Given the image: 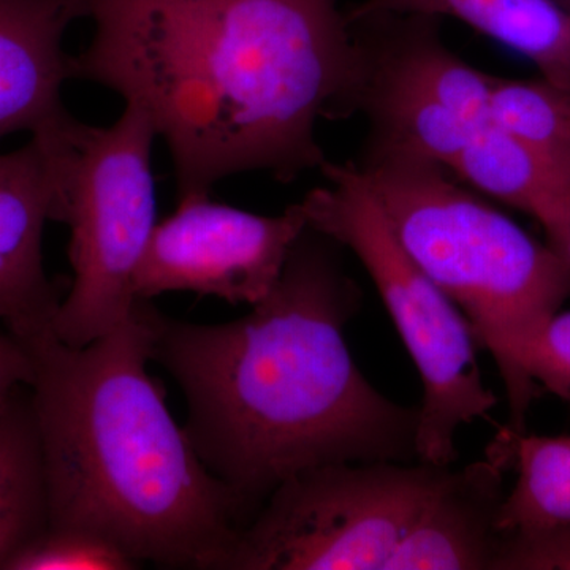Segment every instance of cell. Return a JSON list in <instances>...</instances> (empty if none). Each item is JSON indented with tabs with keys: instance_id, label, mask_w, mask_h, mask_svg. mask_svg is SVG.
Instances as JSON below:
<instances>
[{
	"instance_id": "15",
	"label": "cell",
	"mask_w": 570,
	"mask_h": 570,
	"mask_svg": "<svg viewBox=\"0 0 570 570\" xmlns=\"http://www.w3.org/2000/svg\"><path fill=\"white\" fill-rule=\"evenodd\" d=\"M50 528L47 483L29 385L0 409V570Z\"/></svg>"
},
{
	"instance_id": "4",
	"label": "cell",
	"mask_w": 570,
	"mask_h": 570,
	"mask_svg": "<svg viewBox=\"0 0 570 570\" xmlns=\"http://www.w3.org/2000/svg\"><path fill=\"white\" fill-rule=\"evenodd\" d=\"M355 165L400 245L493 356L508 393V426L527 433L528 412L542 393L528 356L570 298V262L459 186L442 165L374 151H363Z\"/></svg>"
},
{
	"instance_id": "20",
	"label": "cell",
	"mask_w": 570,
	"mask_h": 570,
	"mask_svg": "<svg viewBox=\"0 0 570 570\" xmlns=\"http://www.w3.org/2000/svg\"><path fill=\"white\" fill-rule=\"evenodd\" d=\"M528 371L540 390L570 401V311H558L532 344Z\"/></svg>"
},
{
	"instance_id": "21",
	"label": "cell",
	"mask_w": 570,
	"mask_h": 570,
	"mask_svg": "<svg viewBox=\"0 0 570 570\" xmlns=\"http://www.w3.org/2000/svg\"><path fill=\"white\" fill-rule=\"evenodd\" d=\"M32 358L28 347L0 325V409L18 389L31 384Z\"/></svg>"
},
{
	"instance_id": "5",
	"label": "cell",
	"mask_w": 570,
	"mask_h": 570,
	"mask_svg": "<svg viewBox=\"0 0 570 570\" xmlns=\"http://www.w3.org/2000/svg\"><path fill=\"white\" fill-rule=\"evenodd\" d=\"M52 184L56 223L70 228L73 281L52 332L82 347L132 313L134 277L157 225L148 116L126 104L118 121L96 127L63 110L31 134Z\"/></svg>"
},
{
	"instance_id": "9",
	"label": "cell",
	"mask_w": 570,
	"mask_h": 570,
	"mask_svg": "<svg viewBox=\"0 0 570 570\" xmlns=\"http://www.w3.org/2000/svg\"><path fill=\"white\" fill-rule=\"evenodd\" d=\"M55 217L50 171L39 142L0 154V325L26 343L51 332L61 288L43 265V232Z\"/></svg>"
},
{
	"instance_id": "17",
	"label": "cell",
	"mask_w": 570,
	"mask_h": 570,
	"mask_svg": "<svg viewBox=\"0 0 570 570\" xmlns=\"http://www.w3.org/2000/svg\"><path fill=\"white\" fill-rule=\"evenodd\" d=\"M490 121L538 154L570 187V92L539 80L493 78Z\"/></svg>"
},
{
	"instance_id": "22",
	"label": "cell",
	"mask_w": 570,
	"mask_h": 570,
	"mask_svg": "<svg viewBox=\"0 0 570 570\" xmlns=\"http://www.w3.org/2000/svg\"><path fill=\"white\" fill-rule=\"evenodd\" d=\"M549 243L554 249L560 250L562 255L570 262V228L558 232V234L547 236Z\"/></svg>"
},
{
	"instance_id": "19",
	"label": "cell",
	"mask_w": 570,
	"mask_h": 570,
	"mask_svg": "<svg viewBox=\"0 0 570 570\" xmlns=\"http://www.w3.org/2000/svg\"><path fill=\"white\" fill-rule=\"evenodd\" d=\"M491 570H570V523L499 532Z\"/></svg>"
},
{
	"instance_id": "16",
	"label": "cell",
	"mask_w": 570,
	"mask_h": 570,
	"mask_svg": "<svg viewBox=\"0 0 570 570\" xmlns=\"http://www.w3.org/2000/svg\"><path fill=\"white\" fill-rule=\"evenodd\" d=\"M487 459L517 472L499 510V532L570 523V436H528L499 428Z\"/></svg>"
},
{
	"instance_id": "18",
	"label": "cell",
	"mask_w": 570,
	"mask_h": 570,
	"mask_svg": "<svg viewBox=\"0 0 570 570\" xmlns=\"http://www.w3.org/2000/svg\"><path fill=\"white\" fill-rule=\"evenodd\" d=\"M141 564L126 551L89 532L48 530L29 543L7 570H134Z\"/></svg>"
},
{
	"instance_id": "7",
	"label": "cell",
	"mask_w": 570,
	"mask_h": 570,
	"mask_svg": "<svg viewBox=\"0 0 570 570\" xmlns=\"http://www.w3.org/2000/svg\"><path fill=\"white\" fill-rule=\"evenodd\" d=\"M450 471L417 460L296 472L239 532L220 570H390Z\"/></svg>"
},
{
	"instance_id": "2",
	"label": "cell",
	"mask_w": 570,
	"mask_h": 570,
	"mask_svg": "<svg viewBox=\"0 0 570 570\" xmlns=\"http://www.w3.org/2000/svg\"><path fill=\"white\" fill-rule=\"evenodd\" d=\"M336 246L307 227L275 288L236 321L190 324L149 302L151 360L186 397L184 433L249 523L296 472L417 460L419 407L382 395L348 352L362 294Z\"/></svg>"
},
{
	"instance_id": "3",
	"label": "cell",
	"mask_w": 570,
	"mask_h": 570,
	"mask_svg": "<svg viewBox=\"0 0 570 570\" xmlns=\"http://www.w3.org/2000/svg\"><path fill=\"white\" fill-rule=\"evenodd\" d=\"M149 302L107 335L71 347L55 332L26 341L48 530L89 532L140 564L219 570L249 524L149 376Z\"/></svg>"
},
{
	"instance_id": "13",
	"label": "cell",
	"mask_w": 570,
	"mask_h": 570,
	"mask_svg": "<svg viewBox=\"0 0 570 570\" xmlns=\"http://www.w3.org/2000/svg\"><path fill=\"white\" fill-rule=\"evenodd\" d=\"M360 51L363 86L356 112L370 122L365 151L406 154L450 170L475 127L362 47Z\"/></svg>"
},
{
	"instance_id": "12",
	"label": "cell",
	"mask_w": 570,
	"mask_h": 570,
	"mask_svg": "<svg viewBox=\"0 0 570 570\" xmlns=\"http://www.w3.org/2000/svg\"><path fill=\"white\" fill-rule=\"evenodd\" d=\"M377 13L450 17L519 52L570 92V13L554 0H363L347 20Z\"/></svg>"
},
{
	"instance_id": "11",
	"label": "cell",
	"mask_w": 570,
	"mask_h": 570,
	"mask_svg": "<svg viewBox=\"0 0 570 570\" xmlns=\"http://www.w3.org/2000/svg\"><path fill=\"white\" fill-rule=\"evenodd\" d=\"M504 469L487 459L452 469L411 528L390 570H491Z\"/></svg>"
},
{
	"instance_id": "1",
	"label": "cell",
	"mask_w": 570,
	"mask_h": 570,
	"mask_svg": "<svg viewBox=\"0 0 570 570\" xmlns=\"http://www.w3.org/2000/svg\"><path fill=\"white\" fill-rule=\"evenodd\" d=\"M71 80L148 116L178 200L245 171L291 183L328 159L321 119L355 115L363 58L337 0H85Z\"/></svg>"
},
{
	"instance_id": "8",
	"label": "cell",
	"mask_w": 570,
	"mask_h": 570,
	"mask_svg": "<svg viewBox=\"0 0 570 570\" xmlns=\"http://www.w3.org/2000/svg\"><path fill=\"white\" fill-rule=\"evenodd\" d=\"M306 228L298 204L279 216H262L213 202L209 194L181 198L154 228L135 273V298L194 292L257 305L275 288Z\"/></svg>"
},
{
	"instance_id": "10",
	"label": "cell",
	"mask_w": 570,
	"mask_h": 570,
	"mask_svg": "<svg viewBox=\"0 0 570 570\" xmlns=\"http://www.w3.org/2000/svg\"><path fill=\"white\" fill-rule=\"evenodd\" d=\"M81 18L85 0H0V140L33 134L66 110L63 37Z\"/></svg>"
},
{
	"instance_id": "23",
	"label": "cell",
	"mask_w": 570,
	"mask_h": 570,
	"mask_svg": "<svg viewBox=\"0 0 570 570\" xmlns=\"http://www.w3.org/2000/svg\"><path fill=\"white\" fill-rule=\"evenodd\" d=\"M554 2H557L558 6H561L562 9H564L566 11H569V13H570V0H554Z\"/></svg>"
},
{
	"instance_id": "14",
	"label": "cell",
	"mask_w": 570,
	"mask_h": 570,
	"mask_svg": "<svg viewBox=\"0 0 570 570\" xmlns=\"http://www.w3.org/2000/svg\"><path fill=\"white\" fill-rule=\"evenodd\" d=\"M449 171L479 193L530 214L547 236L570 228V187L538 154L493 122L474 130Z\"/></svg>"
},
{
	"instance_id": "6",
	"label": "cell",
	"mask_w": 570,
	"mask_h": 570,
	"mask_svg": "<svg viewBox=\"0 0 570 570\" xmlns=\"http://www.w3.org/2000/svg\"><path fill=\"white\" fill-rule=\"evenodd\" d=\"M321 171L324 186L298 204L307 227L351 249L365 266L422 377L417 460L452 466L460 428L490 419L499 401L483 382L478 337L400 245L358 167L328 160Z\"/></svg>"
}]
</instances>
